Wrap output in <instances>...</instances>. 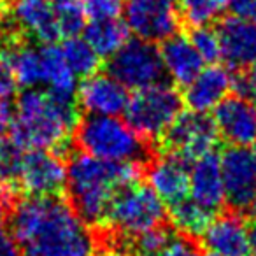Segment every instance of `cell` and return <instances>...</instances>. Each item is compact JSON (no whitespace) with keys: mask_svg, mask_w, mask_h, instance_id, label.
Returning a JSON list of instances; mask_svg holds the SVG:
<instances>
[{"mask_svg":"<svg viewBox=\"0 0 256 256\" xmlns=\"http://www.w3.org/2000/svg\"><path fill=\"white\" fill-rule=\"evenodd\" d=\"M9 234L22 256H93L88 224L60 195H26L8 218Z\"/></svg>","mask_w":256,"mask_h":256,"instance_id":"1","label":"cell"},{"mask_svg":"<svg viewBox=\"0 0 256 256\" xmlns=\"http://www.w3.org/2000/svg\"><path fill=\"white\" fill-rule=\"evenodd\" d=\"M16 120L9 136L25 151L67 153L79 116L76 95L48 88H25L16 98Z\"/></svg>","mask_w":256,"mask_h":256,"instance_id":"2","label":"cell"},{"mask_svg":"<svg viewBox=\"0 0 256 256\" xmlns=\"http://www.w3.org/2000/svg\"><path fill=\"white\" fill-rule=\"evenodd\" d=\"M140 164L109 162L78 151L67 162L68 202L88 226H106L116 195L140 181Z\"/></svg>","mask_w":256,"mask_h":256,"instance_id":"3","label":"cell"},{"mask_svg":"<svg viewBox=\"0 0 256 256\" xmlns=\"http://www.w3.org/2000/svg\"><path fill=\"white\" fill-rule=\"evenodd\" d=\"M74 142L82 153L109 162L142 165L151 153L148 140L120 116L86 114L76 124Z\"/></svg>","mask_w":256,"mask_h":256,"instance_id":"4","label":"cell"},{"mask_svg":"<svg viewBox=\"0 0 256 256\" xmlns=\"http://www.w3.org/2000/svg\"><path fill=\"white\" fill-rule=\"evenodd\" d=\"M182 112V95L174 84L156 82L130 95L124 120L146 140H158Z\"/></svg>","mask_w":256,"mask_h":256,"instance_id":"5","label":"cell"},{"mask_svg":"<svg viewBox=\"0 0 256 256\" xmlns=\"http://www.w3.org/2000/svg\"><path fill=\"white\" fill-rule=\"evenodd\" d=\"M167 216L165 204L150 184L137 181L123 188L109 209L106 226L134 238L151 228L162 226Z\"/></svg>","mask_w":256,"mask_h":256,"instance_id":"6","label":"cell"},{"mask_svg":"<svg viewBox=\"0 0 256 256\" xmlns=\"http://www.w3.org/2000/svg\"><path fill=\"white\" fill-rule=\"evenodd\" d=\"M107 74L121 82L126 90L148 88L164 81V64L156 44L142 39H128L107 64Z\"/></svg>","mask_w":256,"mask_h":256,"instance_id":"7","label":"cell"},{"mask_svg":"<svg viewBox=\"0 0 256 256\" xmlns=\"http://www.w3.org/2000/svg\"><path fill=\"white\" fill-rule=\"evenodd\" d=\"M158 140L164 153L174 154L192 165L195 160L212 153L218 142V132L212 118L207 114L182 110Z\"/></svg>","mask_w":256,"mask_h":256,"instance_id":"8","label":"cell"},{"mask_svg":"<svg viewBox=\"0 0 256 256\" xmlns=\"http://www.w3.org/2000/svg\"><path fill=\"white\" fill-rule=\"evenodd\" d=\"M123 16L130 34L153 44L176 36L182 20L176 0H124Z\"/></svg>","mask_w":256,"mask_h":256,"instance_id":"9","label":"cell"},{"mask_svg":"<svg viewBox=\"0 0 256 256\" xmlns=\"http://www.w3.org/2000/svg\"><path fill=\"white\" fill-rule=\"evenodd\" d=\"M224 200L235 210L249 209L256 198V144L230 146L220 156Z\"/></svg>","mask_w":256,"mask_h":256,"instance_id":"10","label":"cell"},{"mask_svg":"<svg viewBox=\"0 0 256 256\" xmlns=\"http://www.w3.org/2000/svg\"><path fill=\"white\" fill-rule=\"evenodd\" d=\"M67 182L64 156L48 150L25 151L20 167L16 192L26 195H60Z\"/></svg>","mask_w":256,"mask_h":256,"instance_id":"11","label":"cell"},{"mask_svg":"<svg viewBox=\"0 0 256 256\" xmlns=\"http://www.w3.org/2000/svg\"><path fill=\"white\" fill-rule=\"evenodd\" d=\"M218 137L230 146L256 144V104L242 95H228L212 110Z\"/></svg>","mask_w":256,"mask_h":256,"instance_id":"12","label":"cell"},{"mask_svg":"<svg viewBox=\"0 0 256 256\" xmlns=\"http://www.w3.org/2000/svg\"><path fill=\"white\" fill-rule=\"evenodd\" d=\"M79 109L95 116H121L130 100L128 90L110 74L88 76L81 81L76 92Z\"/></svg>","mask_w":256,"mask_h":256,"instance_id":"13","label":"cell"},{"mask_svg":"<svg viewBox=\"0 0 256 256\" xmlns=\"http://www.w3.org/2000/svg\"><path fill=\"white\" fill-rule=\"evenodd\" d=\"M216 30L221 58L230 70H248L256 64V23L230 16Z\"/></svg>","mask_w":256,"mask_h":256,"instance_id":"14","label":"cell"},{"mask_svg":"<svg viewBox=\"0 0 256 256\" xmlns=\"http://www.w3.org/2000/svg\"><path fill=\"white\" fill-rule=\"evenodd\" d=\"M234 81L235 78L230 68L210 64L209 67H204L190 84L184 86L182 102H186L190 110L207 114L216 109L221 100L226 98L228 93L234 90Z\"/></svg>","mask_w":256,"mask_h":256,"instance_id":"15","label":"cell"},{"mask_svg":"<svg viewBox=\"0 0 256 256\" xmlns=\"http://www.w3.org/2000/svg\"><path fill=\"white\" fill-rule=\"evenodd\" d=\"M11 23L37 44H56L62 39L50 0H12Z\"/></svg>","mask_w":256,"mask_h":256,"instance_id":"16","label":"cell"},{"mask_svg":"<svg viewBox=\"0 0 256 256\" xmlns=\"http://www.w3.org/2000/svg\"><path fill=\"white\" fill-rule=\"evenodd\" d=\"M148 182L165 206H174L190 195V165L165 153L148 167Z\"/></svg>","mask_w":256,"mask_h":256,"instance_id":"17","label":"cell"},{"mask_svg":"<svg viewBox=\"0 0 256 256\" xmlns=\"http://www.w3.org/2000/svg\"><path fill=\"white\" fill-rule=\"evenodd\" d=\"M202 240L209 251L221 256H248L249 228L237 212H226L212 218L202 234Z\"/></svg>","mask_w":256,"mask_h":256,"instance_id":"18","label":"cell"},{"mask_svg":"<svg viewBox=\"0 0 256 256\" xmlns=\"http://www.w3.org/2000/svg\"><path fill=\"white\" fill-rule=\"evenodd\" d=\"M160 56L165 76H168L174 86H182V88L190 84L206 65L190 37L181 36V34H176L164 40Z\"/></svg>","mask_w":256,"mask_h":256,"instance_id":"19","label":"cell"},{"mask_svg":"<svg viewBox=\"0 0 256 256\" xmlns=\"http://www.w3.org/2000/svg\"><path fill=\"white\" fill-rule=\"evenodd\" d=\"M190 195L192 200L216 212L224 202V184L221 176L220 156L209 153L192 164L190 168Z\"/></svg>","mask_w":256,"mask_h":256,"instance_id":"20","label":"cell"},{"mask_svg":"<svg viewBox=\"0 0 256 256\" xmlns=\"http://www.w3.org/2000/svg\"><path fill=\"white\" fill-rule=\"evenodd\" d=\"M82 39L92 46L100 58L109 60L128 39L130 30L126 23L116 20H90L82 28Z\"/></svg>","mask_w":256,"mask_h":256,"instance_id":"21","label":"cell"},{"mask_svg":"<svg viewBox=\"0 0 256 256\" xmlns=\"http://www.w3.org/2000/svg\"><path fill=\"white\" fill-rule=\"evenodd\" d=\"M40 58H42V88L53 90L58 93L76 95L78 92V78L72 74L56 44H39Z\"/></svg>","mask_w":256,"mask_h":256,"instance_id":"22","label":"cell"},{"mask_svg":"<svg viewBox=\"0 0 256 256\" xmlns=\"http://www.w3.org/2000/svg\"><path fill=\"white\" fill-rule=\"evenodd\" d=\"M212 210L206 209L200 204H196L192 198H184L181 202L174 204L168 209V220L174 230L181 232L182 235L193 238V237H202L206 228L214 218Z\"/></svg>","mask_w":256,"mask_h":256,"instance_id":"23","label":"cell"},{"mask_svg":"<svg viewBox=\"0 0 256 256\" xmlns=\"http://www.w3.org/2000/svg\"><path fill=\"white\" fill-rule=\"evenodd\" d=\"M60 50L68 68L78 79H84L98 72L102 58L92 50V46L82 37H67L65 42L60 46Z\"/></svg>","mask_w":256,"mask_h":256,"instance_id":"24","label":"cell"},{"mask_svg":"<svg viewBox=\"0 0 256 256\" xmlns=\"http://www.w3.org/2000/svg\"><path fill=\"white\" fill-rule=\"evenodd\" d=\"M23 154L25 150L11 136L0 137V188L8 190L11 195L16 192Z\"/></svg>","mask_w":256,"mask_h":256,"instance_id":"25","label":"cell"},{"mask_svg":"<svg viewBox=\"0 0 256 256\" xmlns=\"http://www.w3.org/2000/svg\"><path fill=\"white\" fill-rule=\"evenodd\" d=\"M62 37H76L82 34L86 25V12L82 0H50Z\"/></svg>","mask_w":256,"mask_h":256,"instance_id":"26","label":"cell"},{"mask_svg":"<svg viewBox=\"0 0 256 256\" xmlns=\"http://www.w3.org/2000/svg\"><path fill=\"white\" fill-rule=\"evenodd\" d=\"M179 11L192 26L210 25L224 11V0H179Z\"/></svg>","mask_w":256,"mask_h":256,"instance_id":"27","label":"cell"},{"mask_svg":"<svg viewBox=\"0 0 256 256\" xmlns=\"http://www.w3.org/2000/svg\"><path fill=\"white\" fill-rule=\"evenodd\" d=\"M190 40L206 64H216L221 58L220 36H218V30L210 25L193 26L192 34H190Z\"/></svg>","mask_w":256,"mask_h":256,"instance_id":"28","label":"cell"},{"mask_svg":"<svg viewBox=\"0 0 256 256\" xmlns=\"http://www.w3.org/2000/svg\"><path fill=\"white\" fill-rule=\"evenodd\" d=\"M172 238L170 230L162 226L151 228L144 234L134 237V251L137 252H150V254H160L162 249L167 246V242Z\"/></svg>","mask_w":256,"mask_h":256,"instance_id":"29","label":"cell"},{"mask_svg":"<svg viewBox=\"0 0 256 256\" xmlns=\"http://www.w3.org/2000/svg\"><path fill=\"white\" fill-rule=\"evenodd\" d=\"M88 20H116L123 14L124 0H82Z\"/></svg>","mask_w":256,"mask_h":256,"instance_id":"30","label":"cell"},{"mask_svg":"<svg viewBox=\"0 0 256 256\" xmlns=\"http://www.w3.org/2000/svg\"><path fill=\"white\" fill-rule=\"evenodd\" d=\"M158 256H200L198 248L190 237L182 235V237H174L167 242L162 252Z\"/></svg>","mask_w":256,"mask_h":256,"instance_id":"31","label":"cell"},{"mask_svg":"<svg viewBox=\"0 0 256 256\" xmlns=\"http://www.w3.org/2000/svg\"><path fill=\"white\" fill-rule=\"evenodd\" d=\"M224 9L234 18L256 23V0H224Z\"/></svg>","mask_w":256,"mask_h":256,"instance_id":"32","label":"cell"},{"mask_svg":"<svg viewBox=\"0 0 256 256\" xmlns=\"http://www.w3.org/2000/svg\"><path fill=\"white\" fill-rule=\"evenodd\" d=\"M234 90H237L238 95L248 96L249 100L256 104V64L249 67L242 78H235Z\"/></svg>","mask_w":256,"mask_h":256,"instance_id":"33","label":"cell"},{"mask_svg":"<svg viewBox=\"0 0 256 256\" xmlns=\"http://www.w3.org/2000/svg\"><path fill=\"white\" fill-rule=\"evenodd\" d=\"M18 81L12 74L11 67L0 60V100L12 98L18 92Z\"/></svg>","mask_w":256,"mask_h":256,"instance_id":"34","label":"cell"},{"mask_svg":"<svg viewBox=\"0 0 256 256\" xmlns=\"http://www.w3.org/2000/svg\"><path fill=\"white\" fill-rule=\"evenodd\" d=\"M16 120V104L12 98L0 100V137L9 136Z\"/></svg>","mask_w":256,"mask_h":256,"instance_id":"35","label":"cell"},{"mask_svg":"<svg viewBox=\"0 0 256 256\" xmlns=\"http://www.w3.org/2000/svg\"><path fill=\"white\" fill-rule=\"evenodd\" d=\"M9 196L8 190L0 188V240L8 237V218H9Z\"/></svg>","mask_w":256,"mask_h":256,"instance_id":"36","label":"cell"},{"mask_svg":"<svg viewBox=\"0 0 256 256\" xmlns=\"http://www.w3.org/2000/svg\"><path fill=\"white\" fill-rule=\"evenodd\" d=\"M0 256H22L18 246L11 237H4L0 240Z\"/></svg>","mask_w":256,"mask_h":256,"instance_id":"37","label":"cell"},{"mask_svg":"<svg viewBox=\"0 0 256 256\" xmlns=\"http://www.w3.org/2000/svg\"><path fill=\"white\" fill-rule=\"evenodd\" d=\"M96 256H134L126 251V248H118V246H110V248L100 251Z\"/></svg>","mask_w":256,"mask_h":256,"instance_id":"38","label":"cell"},{"mask_svg":"<svg viewBox=\"0 0 256 256\" xmlns=\"http://www.w3.org/2000/svg\"><path fill=\"white\" fill-rule=\"evenodd\" d=\"M4 16H6V2L4 0H0V22H2Z\"/></svg>","mask_w":256,"mask_h":256,"instance_id":"39","label":"cell"},{"mask_svg":"<svg viewBox=\"0 0 256 256\" xmlns=\"http://www.w3.org/2000/svg\"><path fill=\"white\" fill-rule=\"evenodd\" d=\"M249 210H251V212H252V216L256 218V198L252 200V204H251V206H249Z\"/></svg>","mask_w":256,"mask_h":256,"instance_id":"40","label":"cell"},{"mask_svg":"<svg viewBox=\"0 0 256 256\" xmlns=\"http://www.w3.org/2000/svg\"><path fill=\"white\" fill-rule=\"evenodd\" d=\"M134 256H158V254H150V252H134Z\"/></svg>","mask_w":256,"mask_h":256,"instance_id":"41","label":"cell"},{"mask_svg":"<svg viewBox=\"0 0 256 256\" xmlns=\"http://www.w3.org/2000/svg\"><path fill=\"white\" fill-rule=\"evenodd\" d=\"M204 256H221V254H218V252H212V251H209L207 254H204Z\"/></svg>","mask_w":256,"mask_h":256,"instance_id":"42","label":"cell"}]
</instances>
